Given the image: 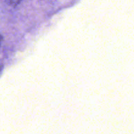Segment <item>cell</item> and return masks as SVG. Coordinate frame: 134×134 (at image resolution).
Returning <instances> with one entry per match:
<instances>
[{
    "mask_svg": "<svg viewBox=\"0 0 134 134\" xmlns=\"http://www.w3.org/2000/svg\"><path fill=\"white\" fill-rule=\"evenodd\" d=\"M1 71H2V66H1V65L0 64V75H1Z\"/></svg>",
    "mask_w": 134,
    "mask_h": 134,
    "instance_id": "obj_2",
    "label": "cell"
},
{
    "mask_svg": "<svg viewBox=\"0 0 134 134\" xmlns=\"http://www.w3.org/2000/svg\"><path fill=\"white\" fill-rule=\"evenodd\" d=\"M2 39H3L2 36H1V35L0 34V45H1V41H2Z\"/></svg>",
    "mask_w": 134,
    "mask_h": 134,
    "instance_id": "obj_1",
    "label": "cell"
}]
</instances>
